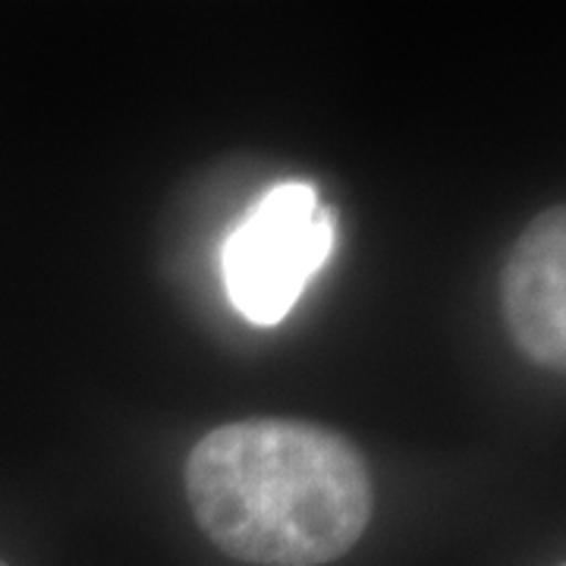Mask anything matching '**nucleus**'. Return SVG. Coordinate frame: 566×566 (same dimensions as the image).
Listing matches in <instances>:
<instances>
[{
    "label": "nucleus",
    "mask_w": 566,
    "mask_h": 566,
    "mask_svg": "<svg viewBox=\"0 0 566 566\" xmlns=\"http://www.w3.org/2000/svg\"><path fill=\"white\" fill-rule=\"evenodd\" d=\"M0 566H7V564H3V560H0Z\"/></svg>",
    "instance_id": "obj_4"
},
{
    "label": "nucleus",
    "mask_w": 566,
    "mask_h": 566,
    "mask_svg": "<svg viewBox=\"0 0 566 566\" xmlns=\"http://www.w3.org/2000/svg\"><path fill=\"white\" fill-rule=\"evenodd\" d=\"M501 308L513 346L528 363L566 365V211L545 208L513 243L501 271Z\"/></svg>",
    "instance_id": "obj_3"
},
{
    "label": "nucleus",
    "mask_w": 566,
    "mask_h": 566,
    "mask_svg": "<svg viewBox=\"0 0 566 566\" xmlns=\"http://www.w3.org/2000/svg\"><path fill=\"white\" fill-rule=\"evenodd\" d=\"M182 485L211 545L252 566L334 564L375 516L363 450L303 419H240L208 431Z\"/></svg>",
    "instance_id": "obj_1"
},
{
    "label": "nucleus",
    "mask_w": 566,
    "mask_h": 566,
    "mask_svg": "<svg viewBox=\"0 0 566 566\" xmlns=\"http://www.w3.org/2000/svg\"><path fill=\"white\" fill-rule=\"evenodd\" d=\"M334 249V211L308 182H277L223 243V286L245 322L274 327Z\"/></svg>",
    "instance_id": "obj_2"
}]
</instances>
